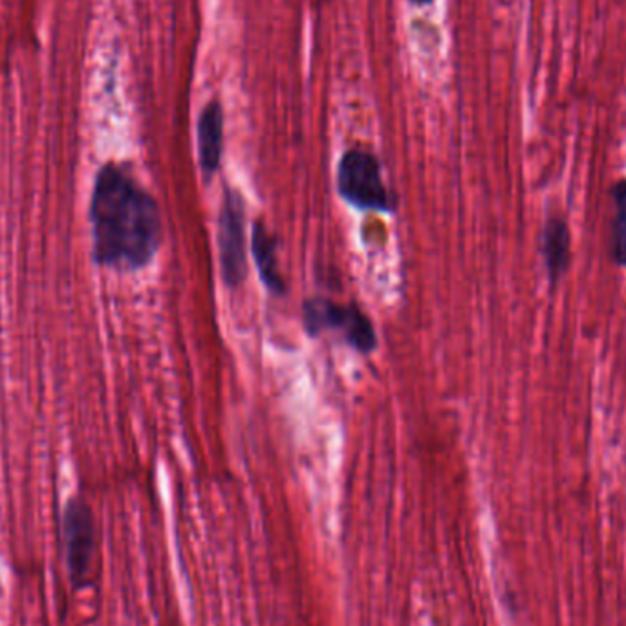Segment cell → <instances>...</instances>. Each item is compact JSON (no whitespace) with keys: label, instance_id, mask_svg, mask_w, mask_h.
<instances>
[{"label":"cell","instance_id":"cell-2","mask_svg":"<svg viewBox=\"0 0 626 626\" xmlns=\"http://www.w3.org/2000/svg\"><path fill=\"white\" fill-rule=\"evenodd\" d=\"M303 324L312 337L334 332L359 354L377 348V335L371 319L354 304H337L330 299H309L303 306Z\"/></svg>","mask_w":626,"mask_h":626},{"label":"cell","instance_id":"cell-1","mask_svg":"<svg viewBox=\"0 0 626 626\" xmlns=\"http://www.w3.org/2000/svg\"><path fill=\"white\" fill-rule=\"evenodd\" d=\"M92 239L97 264L139 270L164 242V220L155 198L122 165L100 169L91 200Z\"/></svg>","mask_w":626,"mask_h":626},{"label":"cell","instance_id":"cell-6","mask_svg":"<svg viewBox=\"0 0 626 626\" xmlns=\"http://www.w3.org/2000/svg\"><path fill=\"white\" fill-rule=\"evenodd\" d=\"M541 257L547 281L557 286L572 262V233L566 218L550 215L541 231Z\"/></svg>","mask_w":626,"mask_h":626},{"label":"cell","instance_id":"cell-9","mask_svg":"<svg viewBox=\"0 0 626 626\" xmlns=\"http://www.w3.org/2000/svg\"><path fill=\"white\" fill-rule=\"evenodd\" d=\"M611 255L612 261L626 270V178L612 186Z\"/></svg>","mask_w":626,"mask_h":626},{"label":"cell","instance_id":"cell-7","mask_svg":"<svg viewBox=\"0 0 626 626\" xmlns=\"http://www.w3.org/2000/svg\"><path fill=\"white\" fill-rule=\"evenodd\" d=\"M198 159L208 180L220 169L223 153V111L218 102L206 105L197 123Z\"/></svg>","mask_w":626,"mask_h":626},{"label":"cell","instance_id":"cell-8","mask_svg":"<svg viewBox=\"0 0 626 626\" xmlns=\"http://www.w3.org/2000/svg\"><path fill=\"white\" fill-rule=\"evenodd\" d=\"M251 250L255 257L259 277L264 282L265 290L281 298L286 293V282L279 270V257H277V240L270 233L264 223L257 222L251 234Z\"/></svg>","mask_w":626,"mask_h":626},{"label":"cell","instance_id":"cell-3","mask_svg":"<svg viewBox=\"0 0 626 626\" xmlns=\"http://www.w3.org/2000/svg\"><path fill=\"white\" fill-rule=\"evenodd\" d=\"M341 198L362 211H394V197L383 181L382 164L368 150L352 149L340 161Z\"/></svg>","mask_w":626,"mask_h":626},{"label":"cell","instance_id":"cell-10","mask_svg":"<svg viewBox=\"0 0 626 626\" xmlns=\"http://www.w3.org/2000/svg\"><path fill=\"white\" fill-rule=\"evenodd\" d=\"M410 2H415V4L424 6V4H429V2H432V0H410Z\"/></svg>","mask_w":626,"mask_h":626},{"label":"cell","instance_id":"cell-5","mask_svg":"<svg viewBox=\"0 0 626 626\" xmlns=\"http://www.w3.org/2000/svg\"><path fill=\"white\" fill-rule=\"evenodd\" d=\"M244 229V198L233 189H226L222 211L218 218V251H220L223 281L229 288L242 286L248 279Z\"/></svg>","mask_w":626,"mask_h":626},{"label":"cell","instance_id":"cell-4","mask_svg":"<svg viewBox=\"0 0 626 626\" xmlns=\"http://www.w3.org/2000/svg\"><path fill=\"white\" fill-rule=\"evenodd\" d=\"M64 561L75 588H85L96 561V521L85 500H70L63 513Z\"/></svg>","mask_w":626,"mask_h":626}]
</instances>
